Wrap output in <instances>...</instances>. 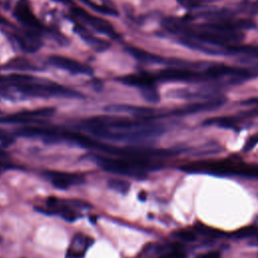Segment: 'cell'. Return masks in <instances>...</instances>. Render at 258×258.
<instances>
[{
    "label": "cell",
    "instance_id": "6da1fadb",
    "mask_svg": "<svg viewBox=\"0 0 258 258\" xmlns=\"http://www.w3.org/2000/svg\"><path fill=\"white\" fill-rule=\"evenodd\" d=\"M71 13L77 19H80L82 22H84L85 25H89L93 29H95L103 34L109 35L111 37H116L115 35H117V32L115 31L113 25L110 22H108L107 20H105L101 17H98L94 14H91L90 12L86 11L85 9H83L80 6H72Z\"/></svg>",
    "mask_w": 258,
    "mask_h": 258
},
{
    "label": "cell",
    "instance_id": "7a4b0ae2",
    "mask_svg": "<svg viewBox=\"0 0 258 258\" xmlns=\"http://www.w3.org/2000/svg\"><path fill=\"white\" fill-rule=\"evenodd\" d=\"M13 15L21 24L25 26V28L38 32L44 29V25L34 14L28 0H18L13 7Z\"/></svg>",
    "mask_w": 258,
    "mask_h": 258
},
{
    "label": "cell",
    "instance_id": "3957f363",
    "mask_svg": "<svg viewBox=\"0 0 258 258\" xmlns=\"http://www.w3.org/2000/svg\"><path fill=\"white\" fill-rule=\"evenodd\" d=\"M47 62L52 67L64 70L72 74H92V68L88 64L79 61L78 59L61 55V54H50L47 57Z\"/></svg>",
    "mask_w": 258,
    "mask_h": 258
},
{
    "label": "cell",
    "instance_id": "277c9868",
    "mask_svg": "<svg viewBox=\"0 0 258 258\" xmlns=\"http://www.w3.org/2000/svg\"><path fill=\"white\" fill-rule=\"evenodd\" d=\"M45 176L50 181V183L58 189H67L69 187L80 185L85 182L84 175L73 172L47 171L45 172Z\"/></svg>",
    "mask_w": 258,
    "mask_h": 258
},
{
    "label": "cell",
    "instance_id": "5b68a950",
    "mask_svg": "<svg viewBox=\"0 0 258 258\" xmlns=\"http://www.w3.org/2000/svg\"><path fill=\"white\" fill-rule=\"evenodd\" d=\"M94 244V239L83 233H76L68 247L66 258H84L88 249Z\"/></svg>",
    "mask_w": 258,
    "mask_h": 258
},
{
    "label": "cell",
    "instance_id": "8992f818",
    "mask_svg": "<svg viewBox=\"0 0 258 258\" xmlns=\"http://www.w3.org/2000/svg\"><path fill=\"white\" fill-rule=\"evenodd\" d=\"M119 81L125 85L136 87L141 91L147 88L156 87L157 79L155 74H151L148 72H139L123 76L119 78Z\"/></svg>",
    "mask_w": 258,
    "mask_h": 258
},
{
    "label": "cell",
    "instance_id": "52a82bcc",
    "mask_svg": "<svg viewBox=\"0 0 258 258\" xmlns=\"http://www.w3.org/2000/svg\"><path fill=\"white\" fill-rule=\"evenodd\" d=\"M15 41L18 43L19 47L25 51L33 52L41 46V41L38 36V31L28 29L20 32L13 33Z\"/></svg>",
    "mask_w": 258,
    "mask_h": 258
},
{
    "label": "cell",
    "instance_id": "ba28073f",
    "mask_svg": "<svg viewBox=\"0 0 258 258\" xmlns=\"http://www.w3.org/2000/svg\"><path fill=\"white\" fill-rule=\"evenodd\" d=\"M76 28H78L77 31H78V33L80 34V36H82V38H83L88 44L92 45L94 48L103 50V49H105V48L108 47V44H109V43H108L106 40L94 36V35H93L91 32H89L82 24L78 23V24L76 25Z\"/></svg>",
    "mask_w": 258,
    "mask_h": 258
},
{
    "label": "cell",
    "instance_id": "9c48e42d",
    "mask_svg": "<svg viewBox=\"0 0 258 258\" xmlns=\"http://www.w3.org/2000/svg\"><path fill=\"white\" fill-rule=\"evenodd\" d=\"M108 187L119 194L126 195L130 189V183L125 179L111 178L108 181Z\"/></svg>",
    "mask_w": 258,
    "mask_h": 258
},
{
    "label": "cell",
    "instance_id": "30bf717a",
    "mask_svg": "<svg viewBox=\"0 0 258 258\" xmlns=\"http://www.w3.org/2000/svg\"><path fill=\"white\" fill-rule=\"evenodd\" d=\"M258 234V228L255 226H246L243 228L238 229L233 233V236L235 238H247V237H252L256 236Z\"/></svg>",
    "mask_w": 258,
    "mask_h": 258
},
{
    "label": "cell",
    "instance_id": "8fae6325",
    "mask_svg": "<svg viewBox=\"0 0 258 258\" xmlns=\"http://www.w3.org/2000/svg\"><path fill=\"white\" fill-rule=\"evenodd\" d=\"M158 258H186V254L179 246H172L169 250L163 252Z\"/></svg>",
    "mask_w": 258,
    "mask_h": 258
},
{
    "label": "cell",
    "instance_id": "7c38bea8",
    "mask_svg": "<svg viewBox=\"0 0 258 258\" xmlns=\"http://www.w3.org/2000/svg\"><path fill=\"white\" fill-rule=\"evenodd\" d=\"M141 94L146 101L151 103H157L160 99V96L158 94L156 87H151V88L141 90Z\"/></svg>",
    "mask_w": 258,
    "mask_h": 258
},
{
    "label": "cell",
    "instance_id": "4fadbf2b",
    "mask_svg": "<svg viewBox=\"0 0 258 258\" xmlns=\"http://www.w3.org/2000/svg\"><path fill=\"white\" fill-rule=\"evenodd\" d=\"M174 236L183 241V242H192L194 240H196L197 238V234L195 231H191L189 229H181V230H178L177 232H175Z\"/></svg>",
    "mask_w": 258,
    "mask_h": 258
},
{
    "label": "cell",
    "instance_id": "5bb4252c",
    "mask_svg": "<svg viewBox=\"0 0 258 258\" xmlns=\"http://www.w3.org/2000/svg\"><path fill=\"white\" fill-rule=\"evenodd\" d=\"M211 1H214V0H177V2L181 6L185 7L186 9H196L201 7L204 3L211 2Z\"/></svg>",
    "mask_w": 258,
    "mask_h": 258
},
{
    "label": "cell",
    "instance_id": "9a60e30c",
    "mask_svg": "<svg viewBox=\"0 0 258 258\" xmlns=\"http://www.w3.org/2000/svg\"><path fill=\"white\" fill-rule=\"evenodd\" d=\"M29 59H26V58H22V57H17V58H14V59H11L10 63H11V67L12 68H15V69H20V70H25L26 68H31L32 64L28 61Z\"/></svg>",
    "mask_w": 258,
    "mask_h": 258
},
{
    "label": "cell",
    "instance_id": "2e32d148",
    "mask_svg": "<svg viewBox=\"0 0 258 258\" xmlns=\"http://www.w3.org/2000/svg\"><path fill=\"white\" fill-rule=\"evenodd\" d=\"M196 229H197L198 232H201V233L204 234V235L215 236V237L221 236L219 230L213 229V228H210V227H207L206 225H202V224H201V225H199V226H196Z\"/></svg>",
    "mask_w": 258,
    "mask_h": 258
},
{
    "label": "cell",
    "instance_id": "e0dca14e",
    "mask_svg": "<svg viewBox=\"0 0 258 258\" xmlns=\"http://www.w3.org/2000/svg\"><path fill=\"white\" fill-rule=\"evenodd\" d=\"M258 143V134H255V135H252L245 143L244 147H243V151H249L251 150L256 144Z\"/></svg>",
    "mask_w": 258,
    "mask_h": 258
},
{
    "label": "cell",
    "instance_id": "ac0fdd59",
    "mask_svg": "<svg viewBox=\"0 0 258 258\" xmlns=\"http://www.w3.org/2000/svg\"><path fill=\"white\" fill-rule=\"evenodd\" d=\"M0 142L4 146H8L9 144H11L13 142V138H12V136H10L8 134V132H6L3 129H0Z\"/></svg>",
    "mask_w": 258,
    "mask_h": 258
},
{
    "label": "cell",
    "instance_id": "d6986e66",
    "mask_svg": "<svg viewBox=\"0 0 258 258\" xmlns=\"http://www.w3.org/2000/svg\"><path fill=\"white\" fill-rule=\"evenodd\" d=\"M196 258H221V254L218 251H208L198 254Z\"/></svg>",
    "mask_w": 258,
    "mask_h": 258
},
{
    "label": "cell",
    "instance_id": "ffe728a7",
    "mask_svg": "<svg viewBox=\"0 0 258 258\" xmlns=\"http://www.w3.org/2000/svg\"><path fill=\"white\" fill-rule=\"evenodd\" d=\"M7 167H11V165H10V164H7L6 162H4V161H2V160H0V173H1L4 169H6Z\"/></svg>",
    "mask_w": 258,
    "mask_h": 258
},
{
    "label": "cell",
    "instance_id": "44dd1931",
    "mask_svg": "<svg viewBox=\"0 0 258 258\" xmlns=\"http://www.w3.org/2000/svg\"><path fill=\"white\" fill-rule=\"evenodd\" d=\"M7 156V154L5 153V151H3L1 148H0V159L1 158H4V157H6Z\"/></svg>",
    "mask_w": 258,
    "mask_h": 258
},
{
    "label": "cell",
    "instance_id": "7402d4cb",
    "mask_svg": "<svg viewBox=\"0 0 258 258\" xmlns=\"http://www.w3.org/2000/svg\"><path fill=\"white\" fill-rule=\"evenodd\" d=\"M252 6H253L254 8H258V0H256L255 2H253V3H252Z\"/></svg>",
    "mask_w": 258,
    "mask_h": 258
},
{
    "label": "cell",
    "instance_id": "603a6c76",
    "mask_svg": "<svg viewBox=\"0 0 258 258\" xmlns=\"http://www.w3.org/2000/svg\"><path fill=\"white\" fill-rule=\"evenodd\" d=\"M54 1H57V2H68L69 0H54Z\"/></svg>",
    "mask_w": 258,
    "mask_h": 258
},
{
    "label": "cell",
    "instance_id": "cb8c5ba5",
    "mask_svg": "<svg viewBox=\"0 0 258 258\" xmlns=\"http://www.w3.org/2000/svg\"><path fill=\"white\" fill-rule=\"evenodd\" d=\"M256 236H257V241H258V234H257V235H256Z\"/></svg>",
    "mask_w": 258,
    "mask_h": 258
},
{
    "label": "cell",
    "instance_id": "d4e9b609",
    "mask_svg": "<svg viewBox=\"0 0 258 258\" xmlns=\"http://www.w3.org/2000/svg\"><path fill=\"white\" fill-rule=\"evenodd\" d=\"M1 240H2V238H1V236H0V242H1Z\"/></svg>",
    "mask_w": 258,
    "mask_h": 258
}]
</instances>
